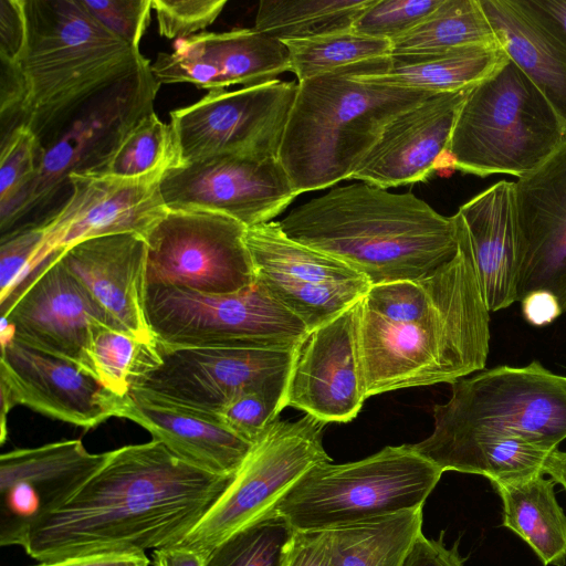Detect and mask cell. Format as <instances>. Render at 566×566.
<instances>
[{
    "label": "cell",
    "mask_w": 566,
    "mask_h": 566,
    "mask_svg": "<svg viewBox=\"0 0 566 566\" xmlns=\"http://www.w3.org/2000/svg\"><path fill=\"white\" fill-rule=\"evenodd\" d=\"M361 300L297 346L285 405L328 423L349 422L368 398L360 350Z\"/></svg>",
    "instance_id": "cell-19"
},
{
    "label": "cell",
    "mask_w": 566,
    "mask_h": 566,
    "mask_svg": "<svg viewBox=\"0 0 566 566\" xmlns=\"http://www.w3.org/2000/svg\"><path fill=\"white\" fill-rule=\"evenodd\" d=\"M226 0H151L158 32L169 40H185L212 24Z\"/></svg>",
    "instance_id": "cell-42"
},
{
    "label": "cell",
    "mask_w": 566,
    "mask_h": 566,
    "mask_svg": "<svg viewBox=\"0 0 566 566\" xmlns=\"http://www.w3.org/2000/svg\"><path fill=\"white\" fill-rule=\"evenodd\" d=\"M42 240L41 223L21 227L1 238L0 303L10 297L30 276L32 262Z\"/></svg>",
    "instance_id": "cell-43"
},
{
    "label": "cell",
    "mask_w": 566,
    "mask_h": 566,
    "mask_svg": "<svg viewBox=\"0 0 566 566\" xmlns=\"http://www.w3.org/2000/svg\"><path fill=\"white\" fill-rule=\"evenodd\" d=\"M56 255L116 327L140 339L156 340L145 307L147 244L144 237L119 233L92 238Z\"/></svg>",
    "instance_id": "cell-25"
},
{
    "label": "cell",
    "mask_w": 566,
    "mask_h": 566,
    "mask_svg": "<svg viewBox=\"0 0 566 566\" xmlns=\"http://www.w3.org/2000/svg\"><path fill=\"white\" fill-rule=\"evenodd\" d=\"M255 282L311 332L361 300L370 284L344 262L289 238L279 222L247 228Z\"/></svg>",
    "instance_id": "cell-15"
},
{
    "label": "cell",
    "mask_w": 566,
    "mask_h": 566,
    "mask_svg": "<svg viewBox=\"0 0 566 566\" xmlns=\"http://www.w3.org/2000/svg\"><path fill=\"white\" fill-rule=\"evenodd\" d=\"M247 227L213 212L168 210L145 235L147 286L231 294L255 282Z\"/></svg>",
    "instance_id": "cell-13"
},
{
    "label": "cell",
    "mask_w": 566,
    "mask_h": 566,
    "mask_svg": "<svg viewBox=\"0 0 566 566\" xmlns=\"http://www.w3.org/2000/svg\"><path fill=\"white\" fill-rule=\"evenodd\" d=\"M455 255L432 273L373 285L361 298L360 350L367 397L483 370L490 349L485 303L464 224Z\"/></svg>",
    "instance_id": "cell-2"
},
{
    "label": "cell",
    "mask_w": 566,
    "mask_h": 566,
    "mask_svg": "<svg viewBox=\"0 0 566 566\" xmlns=\"http://www.w3.org/2000/svg\"><path fill=\"white\" fill-rule=\"evenodd\" d=\"M232 476L201 470L151 440L108 451L104 464L22 545L39 563L178 545Z\"/></svg>",
    "instance_id": "cell-1"
},
{
    "label": "cell",
    "mask_w": 566,
    "mask_h": 566,
    "mask_svg": "<svg viewBox=\"0 0 566 566\" xmlns=\"http://www.w3.org/2000/svg\"><path fill=\"white\" fill-rule=\"evenodd\" d=\"M182 164L171 124L163 122L151 112L129 128L115 150L93 174L134 179L163 176Z\"/></svg>",
    "instance_id": "cell-36"
},
{
    "label": "cell",
    "mask_w": 566,
    "mask_h": 566,
    "mask_svg": "<svg viewBox=\"0 0 566 566\" xmlns=\"http://www.w3.org/2000/svg\"><path fill=\"white\" fill-rule=\"evenodd\" d=\"M285 408L282 399L261 391L243 392L220 411L219 420L242 439L255 444Z\"/></svg>",
    "instance_id": "cell-41"
},
{
    "label": "cell",
    "mask_w": 566,
    "mask_h": 566,
    "mask_svg": "<svg viewBox=\"0 0 566 566\" xmlns=\"http://www.w3.org/2000/svg\"><path fill=\"white\" fill-rule=\"evenodd\" d=\"M107 31L138 49L150 20L151 0H81Z\"/></svg>",
    "instance_id": "cell-44"
},
{
    "label": "cell",
    "mask_w": 566,
    "mask_h": 566,
    "mask_svg": "<svg viewBox=\"0 0 566 566\" xmlns=\"http://www.w3.org/2000/svg\"><path fill=\"white\" fill-rule=\"evenodd\" d=\"M27 33L24 0H0V63H20Z\"/></svg>",
    "instance_id": "cell-45"
},
{
    "label": "cell",
    "mask_w": 566,
    "mask_h": 566,
    "mask_svg": "<svg viewBox=\"0 0 566 566\" xmlns=\"http://www.w3.org/2000/svg\"><path fill=\"white\" fill-rule=\"evenodd\" d=\"M412 449L444 471L480 474L492 482H511L543 473L551 452L516 438L469 436L427 437Z\"/></svg>",
    "instance_id": "cell-30"
},
{
    "label": "cell",
    "mask_w": 566,
    "mask_h": 566,
    "mask_svg": "<svg viewBox=\"0 0 566 566\" xmlns=\"http://www.w3.org/2000/svg\"><path fill=\"white\" fill-rule=\"evenodd\" d=\"M160 84L189 83L197 88L255 86L290 71L286 45L252 29L200 32L160 52L150 64Z\"/></svg>",
    "instance_id": "cell-23"
},
{
    "label": "cell",
    "mask_w": 566,
    "mask_h": 566,
    "mask_svg": "<svg viewBox=\"0 0 566 566\" xmlns=\"http://www.w3.org/2000/svg\"><path fill=\"white\" fill-rule=\"evenodd\" d=\"M160 192L168 210L219 213L247 228L272 221L300 195L279 158L235 155L174 167Z\"/></svg>",
    "instance_id": "cell-16"
},
{
    "label": "cell",
    "mask_w": 566,
    "mask_h": 566,
    "mask_svg": "<svg viewBox=\"0 0 566 566\" xmlns=\"http://www.w3.org/2000/svg\"><path fill=\"white\" fill-rule=\"evenodd\" d=\"M294 533L282 516L270 514L216 545L203 566H285Z\"/></svg>",
    "instance_id": "cell-38"
},
{
    "label": "cell",
    "mask_w": 566,
    "mask_h": 566,
    "mask_svg": "<svg viewBox=\"0 0 566 566\" xmlns=\"http://www.w3.org/2000/svg\"><path fill=\"white\" fill-rule=\"evenodd\" d=\"M40 154V140L28 126L17 125L2 135L0 155L1 232L36 176Z\"/></svg>",
    "instance_id": "cell-39"
},
{
    "label": "cell",
    "mask_w": 566,
    "mask_h": 566,
    "mask_svg": "<svg viewBox=\"0 0 566 566\" xmlns=\"http://www.w3.org/2000/svg\"><path fill=\"white\" fill-rule=\"evenodd\" d=\"M318 532L336 566H401L422 533V507Z\"/></svg>",
    "instance_id": "cell-32"
},
{
    "label": "cell",
    "mask_w": 566,
    "mask_h": 566,
    "mask_svg": "<svg viewBox=\"0 0 566 566\" xmlns=\"http://www.w3.org/2000/svg\"><path fill=\"white\" fill-rule=\"evenodd\" d=\"M325 422L305 413L277 419L252 448L231 482L178 544L203 557L220 542L270 515L282 496L312 467L332 461L323 446Z\"/></svg>",
    "instance_id": "cell-11"
},
{
    "label": "cell",
    "mask_w": 566,
    "mask_h": 566,
    "mask_svg": "<svg viewBox=\"0 0 566 566\" xmlns=\"http://www.w3.org/2000/svg\"><path fill=\"white\" fill-rule=\"evenodd\" d=\"M492 484L502 500L503 525L525 541L545 566L565 565L566 514L556 500V482L537 473Z\"/></svg>",
    "instance_id": "cell-31"
},
{
    "label": "cell",
    "mask_w": 566,
    "mask_h": 566,
    "mask_svg": "<svg viewBox=\"0 0 566 566\" xmlns=\"http://www.w3.org/2000/svg\"><path fill=\"white\" fill-rule=\"evenodd\" d=\"M159 349L160 363L132 389L218 420L221 409L231 399L248 391H261L285 403L296 348H169L159 345Z\"/></svg>",
    "instance_id": "cell-12"
},
{
    "label": "cell",
    "mask_w": 566,
    "mask_h": 566,
    "mask_svg": "<svg viewBox=\"0 0 566 566\" xmlns=\"http://www.w3.org/2000/svg\"><path fill=\"white\" fill-rule=\"evenodd\" d=\"M565 137L562 118L510 60L468 92L447 151L454 168L462 172L521 178L543 163Z\"/></svg>",
    "instance_id": "cell-6"
},
{
    "label": "cell",
    "mask_w": 566,
    "mask_h": 566,
    "mask_svg": "<svg viewBox=\"0 0 566 566\" xmlns=\"http://www.w3.org/2000/svg\"><path fill=\"white\" fill-rule=\"evenodd\" d=\"M432 411L433 438H516L554 451L566 439V376L537 360L483 369L451 384Z\"/></svg>",
    "instance_id": "cell-8"
},
{
    "label": "cell",
    "mask_w": 566,
    "mask_h": 566,
    "mask_svg": "<svg viewBox=\"0 0 566 566\" xmlns=\"http://www.w3.org/2000/svg\"><path fill=\"white\" fill-rule=\"evenodd\" d=\"M0 307L15 340L70 360L95 377L88 355L92 327L114 323L57 255L50 258Z\"/></svg>",
    "instance_id": "cell-18"
},
{
    "label": "cell",
    "mask_w": 566,
    "mask_h": 566,
    "mask_svg": "<svg viewBox=\"0 0 566 566\" xmlns=\"http://www.w3.org/2000/svg\"><path fill=\"white\" fill-rule=\"evenodd\" d=\"M149 560L146 553H102L77 556L35 566H135Z\"/></svg>",
    "instance_id": "cell-49"
},
{
    "label": "cell",
    "mask_w": 566,
    "mask_h": 566,
    "mask_svg": "<svg viewBox=\"0 0 566 566\" xmlns=\"http://www.w3.org/2000/svg\"><path fill=\"white\" fill-rule=\"evenodd\" d=\"M88 355L95 378L125 397L161 360L157 340H144L108 323L92 327Z\"/></svg>",
    "instance_id": "cell-35"
},
{
    "label": "cell",
    "mask_w": 566,
    "mask_h": 566,
    "mask_svg": "<svg viewBox=\"0 0 566 566\" xmlns=\"http://www.w3.org/2000/svg\"><path fill=\"white\" fill-rule=\"evenodd\" d=\"M375 0H263L254 29L282 42L352 30Z\"/></svg>",
    "instance_id": "cell-34"
},
{
    "label": "cell",
    "mask_w": 566,
    "mask_h": 566,
    "mask_svg": "<svg viewBox=\"0 0 566 566\" xmlns=\"http://www.w3.org/2000/svg\"><path fill=\"white\" fill-rule=\"evenodd\" d=\"M161 177L129 179L93 172L70 175L67 199L53 216L41 222L43 240L28 280L50 258L81 241L119 233L145 238L168 212L160 192Z\"/></svg>",
    "instance_id": "cell-17"
},
{
    "label": "cell",
    "mask_w": 566,
    "mask_h": 566,
    "mask_svg": "<svg viewBox=\"0 0 566 566\" xmlns=\"http://www.w3.org/2000/svg\"><path fill=\"white\" fill-rule=\"evenodd\" d=\"M464 559L458 551V542L447 547L442 541L427 538L421 533L411 545L401 566H463Z\"/></svg>",
    "instance_id": "cell-46"
},
{
    "label": "cell",
    "mask_w": 566,
    "mask_h": 566,
    "mask_svg": "<svg viewBox=\"0 0 566 566\" xmlns=\"http://www.w3.org/2000/svg\"><path fill=\"white\" fill-rule=\"evenodd\" d=\"M283 43L289 51L290 71L295 74L297 82L386 57L391 53L390 41L366 36L353 30Z\"/></svg>",
    "instance_id": "cell-37"
},
{
    "label": "cell",
    "mask_w": 566,
    "mask_h": 566,
    "mask_svg": "<svg viewBox=\"0 0 566 566\" xmlns=\"http://www.w3.org/2000/svg\"><path fill=\"white\" fill-rule=\"evenodd\" d=\"M119 418L143 427L184 461L218 475H234L254 446L218 419L135 389L124 397Z\"/></svg>",
    "instance_id": "cell-27"
},
{
    "label": "cell",
    "mask_w": 566,
    "mask_h": 566,
    "mask_svg": "<svg viewBox=\"0 0 566 566\" xmlns=\"http://www.w3.org/2000/svg\"><path fill=\"white\" fill-rule=\"evenodd\" d=\"M150 61L81 105L62 125L40 142L36 176L13 212L1 237L18 221L46 206L72 174L96 171L115 150L129 128L154 112L160 87Z\"/></svg>",
    "instance_id": "cell-10"
},
{
    "label": "cell",
    "mask_w": 566,
    "mask_h": 566,
    "mask_svg": "<svg viewBox=\"0 0 566 566\" xmlns=\"http://www.w3.org/2000/svg\"><path fill=\"white\" fill-rule=\"evenodd\" d=\"M294 241L344 262L370 286L421 279L458 251L454 217L412 192L369 185L336 187L279 221Z\"/></svg>",
    "instance_id": "cell-3"
},
{
    "label": "cell",
    "mask_w": 566,
    "mask_h": 566,
    "mask_svg": "<svg viewBox=\"0 0 566 566\" xmlns=\"http://www.w3.org/2000/svg\"><path fill=\"white\" fill-rule=\"evenodd\" d=\"M20 60L25 97L17 125L43 140L90 98L148 59L107 31L81 0H24Z\"/></svg>",
    "instance_id": "cell-4"
},
{
    "label": "cell",
    "mask_w": 566,
    "mask_h": 566,
    "mask_svg": "<svg viewBox=\"0 0 566 566\" xmlns=\"http://www.w3.org/2000/svg\"><path fill=\"white\" fill-rule=\"evenodd\" d=\"M543 473L566 490V451L554 450L547 457Z\"/></svg>",
    "instance_id": "cell-51"
},
{
    "label": "cell",
    "mask_w": 566,
    "mask_h": 566,
    "mask_svg": "<svg viewBox=\"0 0 566 566\" xmlns=\"http://www.w3.org/2000/svg\"><path fill=\"white\" fill-rule=\"evenodd\" d=\"M510 61L501 44L460 48L417 55H389L370 67L359 64L358 80L433 94L469 90L497 73Z\"/></svg>",
    "instance_id": "cell-29"
},
{
    "label": "cell",
    "mask_w": 566,
    "mask_h": 566,
    "mask_svg": "<svg viewBox=\"0 0 566 566\" xmlns=\"http://www.w3.org/2000/svg\"><path fill=\"white\" fill-rule=\"evenodd\" d=\"M135 566H150V560H147L145 563H142V564H138V565H135Z\"/></svg>",
    "instance_id": "cell-53"
},
{
    "label": "cell",
    "mask_w": 566,
    "mask_h": 566,
    "mask_svg": "<svg viewBox=\"0 0 566 566\" xmlns=\"http://www.w3.org/2000/svg\"><path fill=\"white\" fill-rule=\"evenodd\" d=\"M470 90L431 95L398 114L349 179L382 189L426 180L448 150L458 111Z\"/></svg>",
    "instance_id": "cell-24"
},
{
    "label": "cell",
    "mask_w": 566,
    "mask_h": 566,
    "mask_svg": "<svg viewBox=\"0 0 566 566\" xmlns=\"http://www.w3.org/2000/svg\"><path fill=\"white\" fill-rule=\"evenodd\" d=\"M390 43V55L433 54L501 44L480 0H442L419 24Z\"/></svg>",
    "instance_id": "cell-33"
},
{
    "label": "cell",
    "mask_w": 566,
    "mask_h": 566,
    "mask_svg": "<svg viewBox=\"0 0 566 566\" xmlns=\"http://www.w3.org/2000/svg\"><path fill=\"white\" fill-rule=\"evenodd\" d=\"M517 302L545 290L566 311V137L537 167L514 181Z\"/></svg>",
    "instance_id": "cell-21"
},
{
    "label": "cell",
    "mask_w": 566,
    "mask_h": 566,
    "mask_svg": "<svg viewBox=\"0 0 566 566\" xmlns=\"http://www.w3.org/2000/svg\"><path fill=\"white\" fill-rule=\"evenodd\" d=\"M359 64L297 82L279 160L300 195L349 179L394 117L434 95L363 82Z\"/></svg>",
    "instance_id": "cell-5"
},
{
    "label": "cell",
    "mask_w": 566,
    "mask_h": 566,
    "mask_svg": "<svg viewBox=\"0 0 566 566\" xmlns=\"http://www.w3.org/2000/svg\"><path fill=\"white\" fill-rule=\"evenodd\" d=\"M442 471L411 444L387 446L365 459L307 470L273 513L295 531L318 532L423 507Z\"/></svg>",
    "instance_id": "cell-7"
},
{
    "label": "cell",
    "mask_w": 566,
    "mask_h": 566,
    "mask_svg": "<svg viewBox=\"0 0 566 566\" xmlns=\"http://www.w3.org/2000/svg\"><path fill=\"white\" fill-rule=\"evenodd\" d=\"M462 220L490 312L517 302V234L514 181L500 180L463 203Z\"/></svg>",
    "instance_id": "cell-28"
},
{
    "label": "cell",
    "mask_w": 566,
    "mask_h": 566,
    "mask_svg": "<svg viewBox=\"0 0 566 566\" xmlns=\"http://www.w3.org/2000/svg\"><path fill=\"white\" fill-rule=\"evenodd\" d=\"M537 2L558 21L566 32V0H537Z\"/></svg>",
    "instance_id": "cell-52"
},
{
    "label": "cell",
    "mask_w": 566,
    "mask_h": 566,
    "mask_svg": "<svg viewBox=\"0 0 566 566\" xmlns=\"http://www.w3.org/2000/svg\"><path fill=\"white\" fill-rule=\"evenodd\" d=\"M0 390L14 406L85 430L119 418L124 400L76 364L14 338L1 343Z\"/></svg>",
    "instance_id": "cell-22"
},
{
    "label": "cell",
    "mask_w": 566,
    "mask_h": 566,
    "mask_svg": "<svg viewBox=\"0 0 566 566\" xmlns=\"http://www.w3.org/2000/svg\"><path fill=\"white\" fill-rule=\"evenodd\" d=\"M297 83L273 80L234 91L208 92L170 112L182 163L235 155L279 158Z\"/></svg>",
    "instance_id": "cell-14"
},
{
    "label": "cell",
    "mask_w": 566,
    "mask_h": 566,
    "mask_svg": "<svg viewBox=\"0 0 566 566\" xmlns=\"http://www.w3.org/2000/svg\"><path fill=\"white\" fill-rule=\"evenodd\" d=\"M285 566H336L321 532L295 531Z\"/></svg>",
    "instance_id": "cell-47"
},
{
    "label": "cell",
    "mask_w": 566,
    "mask_h": 566,
    "mask_svg": "<svg viewBox=\"0 0 566 566\" xmlns=\"http://www.w3.org/2000/svg\"><path fill=\"white\" fill-rule=\"evenodd\" d=\"M509 59L566 126V32L537 0H480Z\"/></svg>",
    "instance_id": "cell-26"
},
{
    "label": "cell",
    "mask_w": 566,
    "mask_h": 566,
    "mask_svg": "<svg viewBox=\"0 0 566 566\" xmlns=\"http://www.w3.org/2000/svg\"><path fill=\"white\" fill-rule=\"evenodd\" d=\"M80 439L14 449L0 457V545L22 547L30 528L64 505L104 464Z\"/></svg>",
    "instance_id": "cell-20"
},
{
    "label": "cell",
    "mask_w": 566,
    "mask_h": 566,
    "mask_svg": "<svg viewBox=\"0 0 566 566\" xmlns=\"http://www.w3.org/2000/svg\"><path fill=\"white\" fill-rule=\"evenodd\" d=\"M520 302L523 316L534 326L551 324L563 313L558 298L545 290L533 291Z\"/></svg>",
    "instance_id": "cell-48"
},
{
    "label": "cell",
    "mask_w": 566,
    "mask_h": 566,
    "mask_svg": "<svg viewBox=\"0 0 566 566\" xmlns=\"http://www.w3.org/2000/svg\"><path fill=\"white\" fill-rule=\"evenodd\" d=\"M205 557L181 545L168 546L153 552V566H203Z\"/></svg>",
    "instance_id": "cell-50"
},
{
    "label": "cell",
    "mask_w": 566,
    "mask_h": 566,
    "mask_svg": "<svg viewBox=\"0 0 566 566\" xmlns=\"http://www.w3.org/2000/svg\"><path fill=\"white\" fill-rule=\"evenodd\" d=\"M145 307L154 337L169 348L291 350L310 332L256 282L231 294L149 285Z\"/></svg>",
    "instance_id": "cell-9"
},
{
    "label": "cell",
    "mask_w": 566,
    "mask_h": 566,
    "mask_svg": "<svg viewBox=\"0 0 566 566\" xmlns=\"http://www.w3.org/2000/svg\"><path fill=\"white\" fill-rule=\"evenodd\" d=\"M442 0H375L355 21L356 33L392 41L419 24Z\"/></svg>",
    "instance_id": "cell-40"
}]
</instances>
